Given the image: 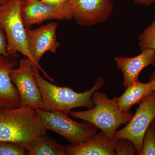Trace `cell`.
I'll use <instances>...</instances> for the list:
<instances>
[{
	"instance_id": "6da1fadb",
	"label": "cell",
	"mask_w": 155,
	"mask_h": 155,
	"mask_svg": "<svg viewBox=\"0 0 155 155\" xmlns=\"http://www.w3.org/2000/svg\"><path fill=\"white\" fill-rule=\"evenodd\" d=\"M46 131L33 109L0 108V141L14 143L27 151Z\"/></svg>"
},
{
	"instance_id": "7a4b0ae2",
	"label": "cell",
	"mask_w": 155,
	"mask_h": 155,
	"mask_svg": "<svg viewBox=\"0 0 155 155\" xmlns=\"http://www.w3.org/2000/svg\"><path fill=\"white\" fill-rule=\"evenodd\" d=\"M37 65L32 63V71L40 91L43 101L42 109L47 111L56 110L69 115L74 108L85 107L88 109L94 107L91 97L95 92L104 86L105 81L99 77L94 86L89 90L76 92L67 87L57 86L45 79L40 74Z\"/></svg>"
},
{
	"instance_id": "3957f363",
	"label": "cell",
	"mask_w": 155,
	"mask_h": 155,
	"mask_svg": "<svg viewBox=\"0 0 155 155\" xmlns=\"http://www.w3.org/2000/svg\"><path fill=\"white\" fill-rule=\"evenodd\" d=\"M118 97L110 99L105 93L98 90L91 97L94 107L87 110L71 112L72 118L90 122L104 131L111 139H114L117 129L123 124H127L133 116L132 112L121 110L118 105Z\"/></svg>"
},
{
	"instance_id": "277c9868",
	"label": "cell",
	"mask_w": 155,
	"mask_h": 155,
	"mask_svg": "<svg viewBox=\"0 0 155 155\" xmlns=\"http://www.w3.org/2000/svg\"><path fill=\"white\" fill-rule=\"evenodd\" d=\"M23 1L8 0L0 5V25L5 34L9 57L17 59L20 53L35 64L27 45L26 28L21 14Z\"/></svg>"
},
{
	"instance_id": "5b68a950",
	"label": "cell",
	"mask_w": 155,
	"mask_h": 155,
	"mask_svg": "<svg viewBox=\"0 0 155 155\" xmlns=\"http://www.w3.org/2000/svg\"><path fill=\"white\" fill-rule=\"evenodd\" d=\"M35 112L46 130L56 132L72 145L88 141L97 131V128L90 122H76L67 114L59 111L37 109Z\"/></svg>"
},
{
	"instance_id": "8992f818",
	"label": "cell",
	"mask_w": 155,
	"mask_h": 155,
	"mask_svg": "<svg viewBox=\"0 0 155 155\" xmlns=\"http://www.w3.org/2000/svg\"><path fill=\"white\" fill-rule=\"evenodd\" d=\"M155 118V91L145 97L135 114L124 128L116 130L114 139L128 140L135 147L137 155L141 152L143 137L148 128Z\"/></svg>"
},
{
	"instance_id": "52a82bcc",
	"label": "cell",
	"mask_w": 155,
	"mask_h": 155,
	"mask_svg": "<svg viewBox=\"0 0 155 155\" xmlns=\"http://www.w3.org/2000/svg\"><path fill=\"white\" fill-rule=\"evenodd\" d=\"M32 62L28 58L19 60L18 67L12 69L10 77L19 93L20 107L35 110L42 109L40 91L34 75Z\"/></svg>"
},
{
	"instance_id": "ba28073f",
	"label": "cell",
	"mask_w": 155,
	"mask_h": 155,
	"mask_svg": "<svg viewBox=\"0 0 155 155\" xmlns=\"http://www.w3.org/2000/svg\"><path fill=\"white\" fill-rule=\"evenodd\" d=\"M73 9L70 2L60 5L47 4L41 0H23L21 14L25 28L44 21L72 19Z\"/></svg>"
},
{
	"instance_id": "9c48e42d",
	"label": "cell",
	"mask_w": 155,
	"mask_h": 155,
	"mask_svg": "<svg viewBox=\"0 0 155 155\" xmlns=\"http://www.w3.org/2000/svg\"><path fill=\"white\" fill-rule=\"evenodd\" d=\"M58 25L51 22L33 30L26 29L27 45L28 51L39 69L51 79L39 65L41 59L45 53L50 51L55 54L60 45L57 40L56 31Z\"/></svg>"
},
{
	"instance_id": "30bf717a",
	"label": "cell",
	"mask_w": 155,
	"mask_h": 155,
	"mask_svg": "<svg viewBox=\"0 0 155 155\" xmlns=\"http://www.w3.org/2000/svg\"><path fill=\"white\" fill-rule=\"evenodd\" d=\"M72 19L81 26H91L106 22L114 9L110 0H71Z\"/></svg>"
},
{
	"instance_id": "8fae6325",
	"label": "cell",
	"mask_w": 155,
	"mask_h": 155,
	"mask_svg": "<svg viewBox=\"0 0 155 155\" xmlns=\"http://www.w3.org/2000/svg\"><path fill=\"white\" fill-rule=\"evenodd\" d=\"M16 59L0 55V108L19 107L21 100L10 77V72L18 66Z\"/></svg>"
},
{
	"instance_id": "7c38bea8",
	"label": "cell",
	"mask_w": 155,
	"mask_h": 155,
	"mask_svg": "<svg viewBox=\"0 0 155 155\" xmlns=\"http://www.w3.org/2000/svg\"><path fill=\"white\" fill-rule=\"evenodd\" d=\"M117 68L122 71L123 85L130 86L139 80V75L145 67L150 65L155 67V50L148 49L133 58L116 57L114 59Z\"/></svg>"
},
{
	"instance_id": "4fadbf2b",
	"label": "cell",
	"mask_w": 155,
	"mask_h": 155,
	"mask_svg": "<svg viewBox=\"0 0 155 155\" xmlns=\"http://www.w3.org/2000/svg\"><path fill=\"white\" fill-rule=\"evenodd\" d=\"M116 139H111L104 131L97 133L88 141L65 146L66 155H116Z\"/></svg>"
},
{
	"instance_id": "5bb4252c",
	"label": "cell",
	"mask_w": 155,
	"mask_h": 155,
	"mask_svg": "<svg viewBox=\"0 0 155 155\" xmlns=\"http://www.w3.org/2000/svg\"><path fill=\"white\" fill-rule=\"evenodd\" d=\"M154 91L151 81L143 83L137 81L126 87L123 94L118 97V105L123 112L129 113L131 107L136 104L139 105L145 97Z\"/></svg>"
},
{
	"instance_id": "9a60e30c",
	"label": "cell",
	"mask_w": 155,
	"mask_h": 155,
	"mask_svg": "<svg viewBox=\"0 0 155 155\" xmlns=\"http://www.w3.org/2000/svg\"><path fill=\"white\" fill-rule=\"evenodd\" d=\"M26 155H66V153L65 146L59 144L45 134L35 140L27 151Z\"/></svg>"
},
{
	"instance_id": "2e32d148",
	"label": "cell",
	"mask_w": 155,
	"mask_h": 155,
	"mask_svg": "<svg viewBox=\"0 0 155 155\" xmlns=\"http://www.w3.org/2000/svg\"><path fill=\"white\" fill-rule=\"evenodd\" d=\"M140 49L141 51L148 49L155 50V18L138 38Z\"/></svg>"
},
{
	"instance_id": "e0dca14e",
	"label": "cell",
	"mask_w": 155,
	"mask_h": 155,
	"mask_svg": "<svg viewBox=\"0 0 155 155\" xmlns=\"http://www.w3.org/2000/svg\"><path fill=\"white\" fill-rule=\"evenodd\" d=\"M138 155H155V128L152 125L146 132L142 149Z\"/></svg>"
},
{
	"instance_id": "ac0fdd59",
	"label": "cell",
	"mask_w": 155,
	"mask_h": 155,
	"mask_svg": "<svg viewBox=\"0 0 155 155\" xmlns=\"http://www.w3.org/2000/svg\"><path fill=\"white\" fill-rule=\"evenodd\" d=\"M116 140L115 151L116 155H137L135 147L130 140L122 138Z\"/></svg>"
},
{
	"instance_id": "d6986e66",
	"label": "cell",
	"mask_w": 155,
	"mask_h": 155,
	"mask_svg": "<svg viewBox=\"0 0 155 155\" xmlns=\"http://www.w3.org/2000/svg\"><path fill=\"white\" fill-rule=\"evenodd\" d=\"M27 151L18 144L10 142L0 141V155H25Z\"/></svg>"
},
{
	"instance_id": "ffe728a7",
	"label": "cell",
	"mask_w": 155,
	"mask_h": 155,
	"mask_svg": "<svg viewBox=\"0 0 155 155\" xmlns=\"http://www.w3.org/2000/svg\"><path fill=\"white\" fill-rule=\"evenodd\" d=\"M7 41L5 34L0 25V55L8 56L7 53Z\"/></svg>"
},
{
	"instance_id": "44dd1931",
	"label": "cell",
	"mask_w": 155,
	"mask_h": 155,
	"mask_svg": "<svg viewBox=\"0 0 155 155\" xmlns=\"http://www.w3.org/2000/svg\"><path fill=\"white\" fill-rule=\"evenodd\" d=\"M43 2L51 5H58L70 2L71 0H41Z\"/></svg>"
},
{
	"instance_id": "7402d4cb",
	"label": "cell",
	"mask_w": 155,
	"mask_h": 155,
	"mask_svg": "<svg viewBox=\"0 0 155 155\" xmlns=\"http://www.w3.org/2000/svg\"><path fill=\"white\" fill-rule=\"evenodd\" d=\"M134 1L135 3L147 5H149L155 2V0H134Z\"/></svg>"
},
{
	"instance_id": "603a6c76",
	"label": "cell",
	"mask_w": 155,
	"mask_h": 155,
	"mask_svg": "<svg viewBox=\"0 0 155 155\" xmlns=\"http://www.w3.org/2000/svg\"><path fill=\"white\" fill-rule=\"evenodd\" d=\"M150 81L152 83L154 90L155 91V72H153L149 78Z\"/></svg>"
},
{
	"instance_id": "cb8c5ba5",
	"label": "cell",
	"mask_w": 155,
	"mask_h": 155,
	"mask_svg": "<svg viewBox=\"0 0 155 155\" xmlns=\"http://www.w3.org/2000/svg\"><path fill=\"white\" fill-rule=\"evenodd\" d=\"M8 0H0V5L7 2Z\"/></svg>"
},
{
	"instance_id": "d4e9b609",
	"label": "cell",
	"mask_w": 155,
	"mask_h": 155,
	"mask_svg": "<svg viewBox=\"0 0 155 155\" xmlns=\"http://www.w3.org/2000/svg\"><path fill=\"white\" fill-rule=\"evenodd\" d=\"M151 125H152L153 127H154L155 128V118L154 119V120H153V122H152L151 124Z\"/></svg>"
}]
</instances>
